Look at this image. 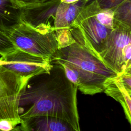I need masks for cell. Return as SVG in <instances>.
Wrapping results in <instances>:
<instances>
[{
    "label": "cell",
    "instance_id": "6da1fadb",
    "mask_svg": "<svg viewBox=\"0 0 131 131\" xmlns=\"http://www.w3.org/2000/svg\"><path fill=\"white\" fill-rule=\"evenodd\" d=\"M39 76L34 82L27 84L21 95L19 107H28L20 114V119L39 115L52 116L65 121L74 131H79L76 86L58 66L53 65L49 73Z\"/></svg>",
    "mask_w": 131,
    "mask_h": 131
},
{
    "label": "cell",
    "instance_id": "7a4b0ae2",
    "mask_svg": "<svg viewBox=\"0 0 131 131\" xmlns=\"http://www.w3.org/2000/svg\"><path fill=\"white\" fill-rule=\"evenodd\" d=\"M50 62L61 67L67 78L85 95L103 92L105 81L117 75L77 42L58 49Z\"/></svg>",
    "mask_w": 131,
    "mask_h": 131
},
{
    "label": "cell",
    "instance_id": "3957f363",
    "mask_svg": "<svg viewBox=\"0 0 131 131\" xmlns=\"http://www.w3.org/2000/svg\"><path fill=\"white\" fill-rule=\"evenodd\" d=\"M98 6L96 0L88 2L69 29L76 42L98 59L113 30L97 19L96 12Z\"/></svg>",
    "mask_w": 131,
    "mask_h": 131
},
{
    "label": "cell",
    "instance_id": "277c9868",
    "mask_svg": "<svg viewBox=\"0 0 131 131\" xmlns=\"http://www.w3.org/2000/svg\"><path fill=\"white\" fill-rule=\"evenodd\" d=\"M131 28L114 25L98 59L117 75L131 71Z\"/></svg>",
    "mask_w": 131,
    "mask_h": 131
},
{
    "label": "cell",
    "instance_id": "5b68a950",
    "mask_svg": "<svg viewBox=\"0 0 131 131\" xmlns=\"http://www.w3.org/2000/svg\"><path fill=\"white\" fill-rule=\"evenodd\" d=\"M7 35L17 48L49 61L58 49L55 31L41 33L21 21Z\"/></svg>",
    "mask_w": 131,
    "mask_h": 131
},
{
    "label": "cell",
    "instance_id": "8992f818",
    "mask_svg": "<svg viewBox=\"0 0 131 131\" xmlns=\"http://www.w3.org/2000/svg\"><path fill=\"white\" fill-rule=\"evenodd\" d=\"M31 79L0 66V119L20 123V99Z\"/></svg>",
    "mask_w": 131,
    "mask_h": 131
},
{
    "label": "cell",
    "instance_id": "52a82bcc",
    "mask_svg": "<svg viewBox=\"0 0 131 131\" xmlns=\"http://www.w3.org/2000/svg\"><path fill=\"white\" fill-rule=\"evenodd\" d=\"M7 62L4 67L15 73L31 79L45 73H49L53 67L50 61L18 48L7 55L0 57Z\"/></svg>",
    "mask_w": 131,
    "mask_h": 131
},
{
    "label": "cell",
    "instance_id": "ba28073f",
    "mask_svg": "<svg viewBox=\"0 0 131 131\" xmlns=\"http://www.w3.org/2000/svg\"><path fill=\"white\" fill-rule=\"evenodd\" d=\"M60 0H48L21 7V21L41 33L55 31L54 22Z\"/></svg>",
    "mask_w": 131,
    "mask_h": 131
},
{
    "label": "cell",
    "instance_id": "9c48e42d",
    "mask_svg": "<svg viewBox=\"0 0 131 131\" xmlns=\"http://www.w3.org/2000/svg\"><path fill=\"white\" fill-rule=\"evenodd\" d=\"M16 130L23 131H74L65 121L46 115L35 116L21 119Z\"/></svg>",
    "mask_w": 131,
    "mask_h": 131
},
{
    "label": "cell",
    "instance_id": "30bf717a",
    "mask_svg": "<svg viewBox=\"0 0 131 131\" xmlns=\"http://www.w3.org/2000/svg\"><path fill=\"white\" fill-rule=\"evenodd\" d=\"M103 92L118 101L124 110L126 118L131 123V93H129L119 80L117 75L108 78L104 83Z\"/></svg>",
    "mask_w": 131,
    "mask_h": 131
},
{
    "label": "cell",
    "instance_id": "8fae6325",
    "mask_svg": "<svg viewBox=\"0 0 131 131\" xmlns=\"http://www.w3.org/2000/svg\"><path fill=\"white\" fill-rule=\"evenodd\" d=\"M88 2L87 0H80L75 3L67 4L60 1L56 12L55 31L69 29Z\"/></svg>",
    "mask_w": 131,
    "mask_h": 131
},
{
    "label": "cell",
    "instance_id": "7c38bea8",
    "mask_svg": "<svg viewBox=\"0 0 131 131\" xmlns=\"http://www.w3.org/2000/svg\"><path fill=\"white\" fill-rule=\"evenodd\" d=\"M21 7L16 0H0V31L7 34L20 23Z\"/></svg>",
    "mask_w": 131,
    "mask_h": 131
},
{
    "label": "cell",
    "instance_id": "4fadbf2b",
    "mask_svg": "<svg viewBox=\"0 0 131 131\" xmlns=\"http://www.w3.org/2000/svg\"><path fill=\"white\" fill-rule=\"evenodd\" d=\"M114 25L131 28V0H124L113 9Z\"/></svg>",
    "mask_w": 131,
    "mask_h": 131
},
{
    "label": "cell",
    "instance_id": "5bb4252c",
    "mask_svg": "<svg viewBox=\"0 0 131 131\" xmlns=\"http://www.w3.org/2000/svg\"><path fill=\"white\" fill-rule=\"evenodd\" d=\"M58 49L66 47L76 42L69 29H61L55 31Z\"/></svg>",
    "mask_w": 131,
    "mask_h": 131
},
{
    "label": "cell",
    "instance_id": "9a60e30c",
    "mask_svg": "<svg viewBox=\"0 0 131 131\" xmlns=\"http://www.w3.org/2000/svg\"><path fill=\"white\" fill-rule=\"evenodd\" d=\"M16 49V47L10 40L8 35L0 31V56L3 57Z\"/></svg>",
    "mask_w": 131,
    "mask_h": 131
},
{
    "label": "cell",
    "instance_id": "2e32d148",
    "mask_svg": "<svg viewBox=\"0 0 131 131\" xmlns=\"http://www.w3.org/2000/svg\"><path fill=\"white\" fill-rule=\"evenodd\" d=\"M117 76L122 85L131 93V71L124 72Z\"/></svg>",
    "mask_w": 131,
    "mask_h": 131
},
{
    "label": "cell",
    "instance_id": "e0dca14e",
    "mask_svg": "<svg viewBox=\"0 0 131 131\" xmlns=\"http://www.w3.org/2000/svg\"><path fill=\"white\" fill-rule=\"evenodd\" d=\"M18 125L17 123L12 120L6 119H0V130H16Z\"/></svg>",
    "mask_w": 131,
    "mask_h": 131
},
{
    "label": "cell",
    "instance_id": "ac0fdd59",
    "mask_svg": "<svg viewBox=\"0 0 131 131\" xmlns=\"http://www.w3.org/2000/svg\"><path fill=\"white\" fill-rule=\"evenodd\" d=\"M91 1V0H90ZM102 9H113L124 0H96Z\"/></svg>",
    "mask_w": 131,
    "mask_h": 131
},
{
    "label": "cell",
    "instance_id": "d6986e66",
    "mask_svg": "<svg viewBox=\"0 0 131 131\" xmlns=\"http://www.w3.org/2000/svg\"><path fill=\"white\" fill-rule=\"evenodd\" d=\"M46 1L48 0H16L17 3L20 7H23L24 6L30 4L41 3Z\"/></svg>",
    "mask_w": 131,
    "mask_h": 131
},
{
    "label": "cell",
    "instance_id": "ffe728a7",
    "mask_svg": "<svg viewBox=\"0 0 131 131\" xmlns=\"http://www.w3.org/2000/svg\"><path fill=\"white\" fill-rule=\"evenodd\" d=\"M80 0H60L61 2L67 3V4H72V3H76ZM88 1V0H87Z\"/></svg>",
    "mask_w": 131,
    "mask_h": 131
},
{
    "label": "cell",
    "instance_id": "44dd1931",
    "mask_svg": "<svg viewBox=\"0 0 131 131\" xmlns=\"http://www.w3.org/2000/svg\"><path fill=\"white\" fill-rule=\"evenodd\" d=\"M6 63H7V62H6V61H5L0 59V66H3V65H4Z\"/></svg>",
    "mask_w": 131,
    "mask_h": 131
},
{
    "label": "cell",
    "instance_id": "7402d4cb",
    "mask_svg": "<svg viewBox=\"0 0 131 131\" xmlns=\"http://www.w3.org/2000/svg\"><path fill=\"white\" fill-rule=\"evenodd\" d=\"M90 1V0H88V2H89V1Z\"/></svg>",
    "mask_w": 131,
    "mask_h": 131
}]
</instances>
